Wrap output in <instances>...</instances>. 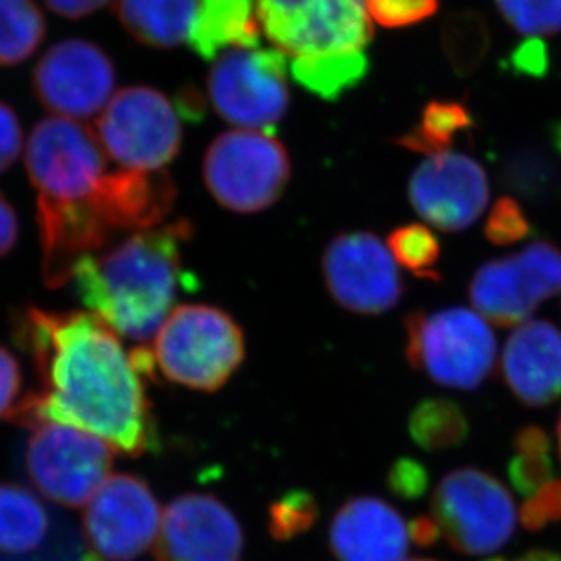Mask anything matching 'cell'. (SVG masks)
<instances>
[{"label": "cell", "instance_id": "cell-6", "mask_svg": "<svg viewBox=\"0 0 561 561\" xmlns=\"http://www.w3.org/2000/svg\"><path fill=\"white\" fill-rule=\"evenodd\" d=\"M411 367L439 386L472 391L496 366V336L480 312L466 308L416 311L405 320Z\"/></svg>", "mask_w": 561, "mask_h": 561}, {"label": "cell", "instance_id": "cell-18", "mask_svg": "<svg viewBox=\"0 0 561 561\" xmlns=\"http://www.w3.org/2000/svg\"><path fill=\"white\" fill-rule=\"evenodd\" d=\"M409 201L439 231H463L482 217L489 182L477 160L453 151L431 154L409 181Z\"/></svg>", "mask_w": 561, "mask_h": 561}, {"label": "cell", "instance_id": "cell-33", "mask_svg": "<svg viewBox=\"0 0 561 561\" xmlns=\"http://www.w3.org/2000/svg\"><path fill=\"white\" fill-rule=\"evenodd\" d=\"M519 519L527 530H541L561 522V480L552 478L543 488L530 494L519 508Z\"/></svg>", "mask_w": 561, "mask_h": 561}, {"label": "cell", "instance_id": "cell-14", "mask_svg": "<svg viewBox=\"0 0 561 561\" xmlns=\"http://www.w3.org/2000/svg\"><path fill=\"white\" fill-rule=\"evenodd\" d=\"M560 291L561 251L547 242L483 264L469 286L474 309L502 328L527 322L543 300Z\"/></svg>", "mask_w": 561, "mask_h": 561}, {"label": "cell", "instance_id": "cell-28", "mask_svg": "<svg viewBox=\"0 0 561 561\" xmlns=\"http://www.w3.org/2000/svg\"><path fill=\"white\" fill-rule=\"evenodd\" d=\"M389 251L405 270L416 276L436 278L433 271L439 260V242L435 233L420 224H409L389 234Z\"/></svg>", "mask_w": 561, "mask_h": 561}, {"label": "cell", "instance_id": "cell-12", "mask_svg": "<svg viewBox=\"0 0 561 561\" xmlns=\"http://www.w3.org/2000/svg\"><path fill=\"white\" fill-rule=\"evenodd\" d=\"M27 442L26 471L33 485L62 507L88 505L113 466L112 445L71 425H38Z\"/></svg>", "mask_w": 561, "mask_h": 561}, {"label": "cell", "instance_id": "cell-38", "mask_svg": "<svg viewBox=\"0 0 561 561\" xmlns=\"http://www.w3.org/2000/svg\"><path fill=\"white\" fill-rule=\"evenodd\" d=\"M513 64L522 73L541 75L547 68V54L540 41H529L513 55Z\"/></svg>", "mask_w": 561, "mask_h": 561}, {"label": "cell", "instance_id": "cell-16", "mask_svg": "<svg viewBox=\"0 0 561 561\" xmlns=\"http://www.w3.org/2000/svg\"><path fill=\"white\" fill-rule=\"evenodd\" d=\"M323 278L334 302L356 314H380L402 298L397 260L375 234H339L322 256Z\"/></svg>", "mask_w": 561, "mask_h": 561}, {"label": "cell", "instance_id": "cell-31", "mask_svg": "<svg viewBox=\"0 0 561 561\" xmlns=\"http://www.w3.org/2000/svg\"><path fill=\"white\" fill-rule=\"evenodd\" d=\"M480 15L460 13L445 24V48L456 68L466 69L482 59L488 30Z\"/></svg>", "mask_w": 561, "mask_h": 561}, {"label": "cell", "instance_id": "cell-39", "mask_svg": "<svg viewBox=\"0 0 561 561\" xmlns=\"http://www.w3.org/2000/svg\"><path fill=\"white\" fill-rule=\"evenodd\" d=\"M49 10L66 19H82L101 10L110 0H44Z\"/></svg>", "mask_w": 561, "mask_h": 561}, {"label": "cell", "instance_id": "cell-40", "mask_svg": "<svg viewBox=\"0 0 561 561\" xmlns=\"http://www.w3.org/2000/svg\"><path fill=\"white\" fill-rule=\"evenodd\" d=\"M16 237H19V222H16L15 211L0 193V256H4L15 248Z\"/></svg>", "mask_w": 561, "mask_h": 561}, {"label": "cell", "instance_id": "cell-24", "mask_svg": "<svg viewBox=\"0 0 561 561\" xmlns=\"http://www.w3.org/2000/svg\"><path fill=\"white\" fill-rule=\"evenodd\" d=\"M409 436L427 450H449L460 447L471 433L460 403L449 398H425L409 414Z\"/></svg>", "mask_w": 561, "mask_h": 561}, {"label": "cell", "instance_id": "cell-22", "mask_svg": "<svg viewBox=\"0 0 561 561\" xmlns=\"http://www.w3.org/2000/svg\"><path fill=\"white\" fill-rule=\"evenodd\" d=\"M198 0H115V13L137 43L176 48L190 41Z\"/></svg>", "mask_w": 561, "mask_h": 561}, {"label": "cell", "instance_id": "cell-11", "mask_svg": "<svg viewBox=\"0 0 561 561\" xmlns=\"http://www.w3.org/2000/svg\"><path fill=\"white\" fill-rule=\"evenodd\" d=\"M110 157L93 127L71 118H44L27 138L26 168L37 206H57L88 195L110 173Z\"/></svg>", "mask_w": 561, "mask_h": 561}, {"label": "cell", "instance_id": "cell-1", "mask_svg": "<svg viewBox=\"0 0 561 561\" xmlns=\"http://www.w3.org/2000/svg\"><path fill=\"white\" fill-rule=\"evenodd\" d=\"M13 336L32 356L38 386L16 402L11 424L71 425L127 456L159 447L142 375L104 320L90 311L27 308Z\"/></svg>", "mask_w": 561, "mask_h": 561}, {"label": "cell", "instance_id": "cell-34", "mask_svg": "<svg viewBox=\"0 0 561 561\" xmlns=\"http://www.w3.org/2000/svg\"><path fill=\"white\" fill-rule=\"evenodd\" d=\"M529 229L522 207L513 198H500L485 224L488 239L499 245L513 244L525 239L529 234Z\"/></svg>", "mask_w": 561, "mask_h": 561}, {"label": "cell", "instance_id": "cell-37", "mask_svg": "<svg viewBox=\"0 0 561 561\" xmlns=\"http://www.w3.org/2000/svg\"><path fill=\"white\" fill-rule=\"evenodd\" d=\"M22 149V127L15 112L0 102V175L10 170Z\"/></svg>", "mask_w": 561, "mask_h": 561}, {"label": "cell", "instance_id": "cell-20", "mask_svg": "<svg viewBox=\"0 0 561 561\" xmlns=\"http://www.w3.org/2000/svg\"><path fill=\"white\" fill-rule=\"evenodd\" d=\"M503 380L519 402L546 408L561 397V333L546 320L514 329L502 356Z\"/></svg>", "mask_w": 561, "mask_h": 561}, {"label": "cell", "instance_id": "cell-41", "mask_svg": "<svg viewBox=\"0 0 561 561\" xmlns=\"http://www.w3.org/2000/svg\"><path fill=\"white\" fill-rule=\"evenodd\" d=\"M409 527V536H411V540L420 547H430L438 540L442 533H439L438 524H436L435 518L433 516H420V518H414Z\"/></svg>", "mask_w": 561, "mask_h": 561}, {"label": "cell", "instance_id": "cell-7", "mask_svg": "<svg viewBox=\"0 0 561 561\" xmlns=\"http://www.w3.org/2000/svg\"><path fill=\"white\" fill-rule=\"evenodd\" d=\"M202 175L220 206L250 215L280 201L291 179V160L275 133L231 129L207 148Z\"/></svg>", "mask_w": 561, "mask_h": 561}, {"label": "cell", "instance_id": "cell-25", "mask_svg": "<svg viewBox=\"0 0 561 561\" xmlns=\"http://www.w3.org/2000/svg\"><path fill=\"white\" fill-rule=\"evenodd\" d=\"M46 37V19L33 0H0V66L30 59Z\"/></svg>", "mask_w": 561, "mask_h": 561}, {"label": "cell", "instance_id": "cell-8", "mask_svg": "<svg viewBox=\"0 0 561 561\" xmlns=\"http://www.w3.org/2000/svg\"><path fill=\"white\" fill-rule=\"evenodd\" d=\"M289 60L275 48H231L213 60L207 96L237 129L271 131L289 107Z\"/></svg>", "mask_w": 561, "mask_h": 561}, {"label": "cell", "instance_id": "cell-13", "mask_svg": "<svg viewBox=\"0 0 561 561\" xmlns=\"http://www.w3.org/2000/svg\"><path fill=\"white\" fill-rule=\"evenodd\" d=\"M162 508L142 478L117 472L102 483L84 511V561H126L159 538Z\"/></svg>", "mask_w": 561, "mask_h": 561}, {"label": "cell", "instance_id": "cell-44", "mask_svg": "<svg viewBox=\"0 0 561 561\" xmlns=\"http://www.w3.org/2000/svg\"><path fill=\"white\" fill-rule=\"evenodd\" d=\"M554 138H557L558 149L561 151V126L558 127L557 131H554Z\"/></svg>", "mask_w": 561, "mask_h": 561}, {"label": "cell", "instance_id": "cell-30", "mask_svg": "<svg viewBox=\"0 0 561 561\" xmlns=\"http://www.w3.org/2000/svg\"><path fill=\"white\" fill-rule=\"evenodd\" d=\"M503 19L522 35L546 37L561 32V0H494Z\"/></svg>", "mask_w": 561, "mask_h": 561}, {"label": "cell", "instance_id": "cell-9", "mask_svg": "<svg viewBox=\"0 0 561 561\" xmlns=\"http://www.w3.org/2000/svg\"><path fill=\"white\" fill-rule=\"evenodd\" d=\"M110 159L124 170L164 171L182 148V126L170 99L148 85L117 91L93 127Z\"/></svg>", "mask_w": 561, "mask_h": 561}, {"label": "cell", "instance_id": "cell-21", "mask_svg": "<svg viewBox=\"0 0 561 561\" xmlns=\"http://www.w3.org/2000/svg\"><path fill=\"white\" fill-rule=\"evenodd\" d=\"M259 0H198L195 22L191 27V48L202 59L215 60L231 48L260 46L262 27Z\"/></svg>", "mask_w": 561, "mask_h": 561}, {"label": "cell", "instance_id": "cell-4", "mask_svg": "<svg viewBox=\"0 0 561 561\" xmlns=\"http://www.w3.org/2000/svg\"><path fill=\"white\" fill-rule=\"evenodd\" d=\"M151 351L165 380L215 392L244 364L245 340L239 323L222 309L184 304L160 325Z\"/></svg>", "mask_w": 561, "mask_h": 561}, {"label": "cell", "instance_id": "cell-32", "mask_svg": "<svg viewBox=\"0 0 561 561\" xmlns=\"http://www.w3.org/2000/svg\"><path fill=\"white\" fill-rule=\"evenodd\" d=\"M367 13L381 27H408L438 11V0H366Z\"/></svg>", "mask_w": 561, "mask_h": 561}, {"label": "cell", "instance_id": "cell-26", "mask_svg": "<svg viewBox=\"0 0 561 561\" xmlns=\"http://www.w3.org/2000/svg\"><path fill=\"white\" fill-rule=\"evenodd\" d=\"M554 474L551 438L541 427H525L514 438V455L507 467L508 482L529 499L551 482Z\"/></svg>", "mask_w": 561, "mask_h": 561}, {"label": "cell", "instance_id": "cell-45", "mask_svg": "<svg viewBox=\"0 0 561 561\" xmlns=\"http://www.w3.org/2000/svg\"><path fill=\"white\" fill-rule=\"evenodd\" d=\"M409 561H435V560H409Z\"/></svg>", "mask_w": 561, "mask_h": 561}, {"label": "cell", "instance_id": "cell-5", "mask_svg": "<svg viewBox=\"0 0 561 561\" xmlns=\"http://www.w3.org/2000/svg\"><path fill=\"white\" fill-rule=\"evenodd\" d=\"M260 27L293 71L366 51L373 38L366 0H259Z\"/></svg>", "mask_w": 561, "mask_h": 561}, {"label": "cell", "instance_id": "cell-23", "mask_svg": "<svg viewBox=\"0 0 561 561\" xmlns=\"http://www.w3.org/2000/svg\"><path fill=\"white\" fill-rule=\"evenodd\" d=\"M48 529V511L30 489L0 483V552H33L43 546Z\"/></svg>", "mask_w": 561, "mask_h": 561}, {"label": "cell", "instance_id": "cell-42", "mask_svg": "<svg viewBox=\"0 0 561 561\" xmlns=\"http://www.w3.org/2000/svg\"><path fill=\"white\" fill-rule=\"evenodd\" d=\"M507 561V560H503ZM514 561H561L560 554L557 552L549 551H530L525 554V557L518 558V560Z\"/></svg>", "mask_w": 561, "mask_h": 561}, {"label": "cell", "instance_id": "cell-27", "mask_svg": "<svg viewBox=\"0 0 561 561\" xmlns=\"http://www.w3.org/2000/svg\"><path fill=\"white\" fill-rule=\"evenodd\" d=\"M472 126L471 113L460 102H431L422 121L413 131L400 138L398 144L416 153L436 154L449 151L453 138Z\"/></svg>", "mask_w": 561, "mask_h": 561}, {"label": "cell", "instance_id": "cell-10", "mask_svg": "<svg viewBox=\"0 0 561 561\" xmlns=\"http://www.w3.org/2000/svg\"><path fill=\"white\" fill-rule=\"evenodd\" d=\"M431 503L439 533L456 552L485 557L513 538V496L489 472L463 467L445 474Z\"/></svg>", "mask_w": 561, "mask_h": 561}, {"label": "cell", "instance_id": "cell-15", "mask_svg": "<svg viewBox=\"0 0 561 561\" xmlns=\"http://www.w3.org/2000/svg\"><path fill=\"white\" fill-rule=\"evenodd\" d=\"M33 91L54 117L101 115L115 95V68L104 49L82 38L55 44L33 69Z\"/></svg>", "mask_w": 561, "mask_h": 561}, {"label": "cell", "instance_id": "cell-35", "mask_svg": "<svg viewBox=\"0 0 561 561\" xmlns=\"http://www.w3.org/2000/svg\"><path fill=\"white\" fill-rule=\"evenodd\" d=\"M387 488L402 500H419L430 489V472L414 458H400L387 474Z\"/></svg>", "mask_w": 561, "mask_h": 561}, {"label": "cell", "instance_id": "cell-19", "mask_svg": "<svg viewBox=\"0 0 561 561\" xmlns=\"http://www.w3.org/2000/svg\"><path fill=\"white\" fill-rule=\"evenodd\" d=\"M409 541L402 514L375 496L345 502L329 527V546L339 561H402Z\"/></svg>", "mask_w": 561, "mask_h": 561}, {"label": "cell", "instance_id": "cell-17", "mask_svg": "<svg viewBox=\"0 0 561 561\" xmlns=\"http://www.w3.org/2000/svg\"><path fill=\"white\" fill-rule=\"evenodd\" d=\"M244 530L211 494L176 496L162 513L154 561H242Z\"/></svg>", "mask_w": 561, "mask_h": 561}, {"label": "cell", "instance_id": "cell-43", "mask_svg": "<svg viewBox=\"0 0 561 561\" xmlns=\"http://www.w3.org/2000/svg\"><path fill=\"white\" fill-rule=\"evenodd\" d=\"M557 435H558V449H560V458H561V413H560V419H558Z\"/></svg>", "mask_w": 561, "mask_h": 561}, {"label": "cell", "instance_id": "cell-29", "mask_svg": "<svg viewBox=\"0 0 561 561\" xmlns=\"http://www.w3.org/2000/svg\"><path fill=\"white\" fill-rule=\"evenodd\" d=\"M318 518V502L308 491H289L271 503L267 529L273 540L289 541L311 529Z\"/></svg>", "mask_w": 561, "mask_h": 561}, {"label": "cell", "instance_id": "cell-2", "mask_svg": "<svg viewBox=\"0 0 561 561\" xmlns=\"http://www.w3.org/2000/svg\"><path fill=\"white\" fill-rule=\"evenodd\" d=\"M187 220L129 234L75 265V289L85 308L124 339L149 342L173 311L184 282L182 248Z\"/></svg>", "mask_w": 561, "mask_h": 561}, {"label": "cell", "instance_id": "cell-36", "mask_svg": "<svg viewBox=\"0 0 561 561\" xmlns=\"http://www.w3.org/2000/svg\"><path fill=\"white\" fill-rule=\"evenodd\" d=\"M21 389V364L10 351L0 345V420L8 419L15 409Z\"/></svg>", "mask_w": 561, "mask_h": 561}, {"label": "cell", "instance_id": "cell-3", "mask_svg": "<svg viewBox=\"0 0 561 561\" xmlns=\"http://www.w3.org/2000/svg\"><path fill=\"white\" fill-rule=\"evenodd\" d=\"M175 196L165 171L121 168L79 201L37 206L46 286H66L80 260L106 250L124 234L162 226Z\"/></svg>", "mask_w": 561, "mask_h": 561}]
</instances>
